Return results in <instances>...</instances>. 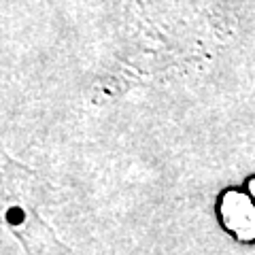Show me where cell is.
Returning <instances> with one entry per match:
<instances>
[{"instance_id":"6da1fadb","label":"cell","mask_w":255,"mask_h":255,"mask_svg":"<svg viewBox=\"0 0 255 255\" xmlns=\"http://www.w3.org/2000/svg\"><path fill=\"white\" fill-rule=\"evenodd\" d=\"M221 217L238 238L249 241L255 236V213L251 202L241 194H228L221 204Z\"/></svg>"}]
</instances>
